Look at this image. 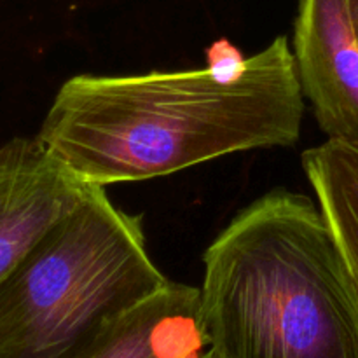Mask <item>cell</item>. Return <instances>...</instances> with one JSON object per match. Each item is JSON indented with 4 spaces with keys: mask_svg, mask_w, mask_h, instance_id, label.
Wrapping results in <instances>:
<instances>
[{
    "mask_svg": "<svg viewBox=\"0 0 358 358\" xmlns=\"http://www.w3.org/2000/svg\"><path fill=\"white\" fill-rule=\"evenodd\" d=\"M348 7H350V14H352L353 24H355V31L358 35V0H348Z\"/></svg>",
    "mask_w": 358,
    "mask_h": 358,
    "instance_id": "cell-8",
    "label": "cell"
},
{
    "mask_svg": "<svg viewBox=\"0 0 358 358\" xmlns=\"http://www.w3.org/2000/svg\"><path fill=\"white\" fill-rule=\"evenodd\" d=\"M208 346L201 290L168 282L66 358H199Z\"/></svg>",
    "mask_w": 358,
    "mask_h": 358,
    "instance_id": "cell-6",
    "label": "cell"
},
{
    "mask_svg": "<svg viewBox=\"0 0 358 358\" xmlns=\"http://www.w3.org/2000/svg\"><path fill=\"white\" fill-rule=\"evenodd\" d=\"M203 264V322L222 358H358L357 285L311 198L255 199Z\"/></svg>",
    "mask_w": 358,
    "mask_h": 358,
    "instance_id": "cell-2",
    "label": "cell"
},
{
    "mask_svg": "<svg viewBox=\"0 0 358 358\" xmlns=\"http://www.w3.org/2000/svg\"><path fill=\"white\" fill-rule=\"evenodd\" d=\"M304 94L289 38L243 58L220 38L206 66L63 83L38 142L87 184L142 182L299 140Z\"/></svg>",
    "mask_w": 358,
    "mask_h": 358,
    "instance_id": "cell-1",
    "label": "cell"
},
{
    "mask_svg": "<svg viewBox=\"0 0 358 358\" xmlns=\"http://www.w3.org/2000/svg\"><path fill=\"white\" fill-rule=\"evenodd\" d=\"M303 168L358 290V147L327 138L303 154Z\"/></svg>",
    "mask_w": 358,
    "mask_h": 358,
    "instance_id": "cell-7",
    "label": "cell"
},
{
    "mask_svg": "<svg viewBox=\"0 0 358 358\" xmlns=\"http://www.w3.org/2000/svg\"><path fill=\"white\" fill-rule=\"evenodd\" d=\"M292 52L322 131L358 147V35L348 0H299Z\"/></svg>",
    "mask_w": 358,
    "mask_h": 358,
    "instance_id": "cell-4",
    "label": "cell"
},
{
    "mask_svg": "<svg viewBox=\"0 0 358 358\" xmlns=\"http://www.w3.org/2000/svg\"><path fill=\"white\" fill-rule=\"evenodd\" d=\"M199 358H222V357H220L219 353L215 352V350H213V348H210V346H208V348H206L205 352H203L201 355H199Z\"/></svg>",
    "mask_w": 358,
    "mask_h": 358,
    "instance_id": "cell-9",
    "label": "cell"
},
{
    "mask_svg": "<svg viewBox=\"0 0 358 358\" xmlns=\"http://www.w3.org/2000/svg\"><path fill=\"white\" fill-rule=\"evenodd\" d=\"M168 282L142 219L91 184L0 282V358H66Z\"/></svg>",
    "mask_w": 358,
    "mask_h": 358,
    "instance_id": "cell-3",
    "label": "cell"
},
{
    "mask_svg": "<svg viewBox=\"0 0 358 358\" xmlns=\"http://www.w3.org/2000/svg\"><path fill=\"white\" fill-rule=\"evenodd\" d=\"M90 187L37 136L0 147V282Z\"/></svg>",
    "mask_w": 358,
    "mask_h": 358,
    "instance_id": "cell-5",
    "label": "cell"
}]
</instances>
